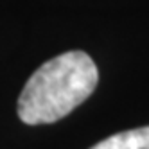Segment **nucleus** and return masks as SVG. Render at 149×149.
I'll return each mask as SVG.
<instances>
[{
	"instance_id": "1",
	"label": "nucleus",
	"mask_w": 149,
	"mask_h": 149,
	"mask_svg": "<svg viewBox=\"0 0 149 149\" xmlns=\"http://www.w3.org/2000/svg\"><path fill=\"white\" fill-rule=\"evenodd\" d=\"M99 83V70L83 50H70L43 63L18 97L20 120L36 126L67 117L84 102Z\"/></svg>"
},
{
	"instance_id": "2",
	"label": "nucleus",
	"mask_w": 149,
	"mask_h": 149,
	"mask_svg": "<svg viewBox=\"0 0 149 149\" xmlns=\"http://www.w3.org/2000/svg\"><path fill=\"white\" fill-rule=\"evenodd\" d=\"M90 149H149V126L115 133Z\"/></svg>"
}]
</instances>
